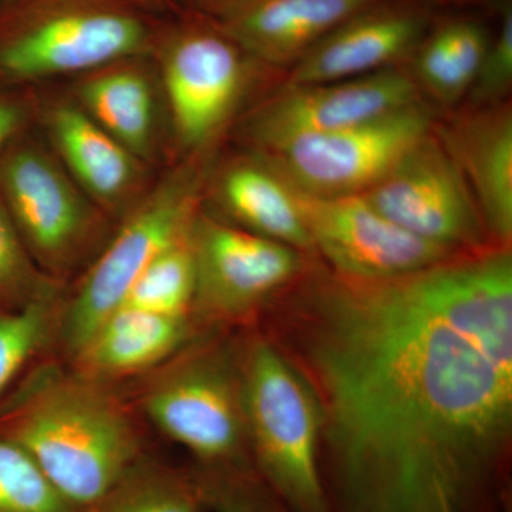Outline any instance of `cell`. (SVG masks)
<instances>
[{
	"mask_svg": "<svg viewBox=\"0 0 512 512\" xmlns=\"http://www.w3.org/2000/svg\"><path fill=\"white\" fill-rule=\"evenodd\" d=\"M276 345L311 386L328 512H511V292L466 255L299 292Z\"/></svg>",
	"mask_w": 512,
	"mask_h": 512,
	"instance_id": "1",
	"label": "cell"
},
{
	"mask_svg": "<svg viewBox=\"0 0 512 512\" xmlns=\"http://www.w3.org/2000/svg\"><path fill=\"white\" fill-rule=\"evenodd\" d=\"M0 439L82 512L144 454L134 414L111 384L53 360L33 366L0 400Z\"/></svg>",
	"mask_w": 512,
	"mask_h": 512,
	"instance_id": "2",
	"label": "cell"
},
{
	"mask_svg": "<svg viewBox=\"0 0 512 512\" xmlns=\"http://www.w3.org/2000/svg\"><path fill=\"white\" fill-rule=\"evenodd\" d=\"M249 458L289 512H328L320 474V414L305 377L264 335L238 355Z\"/></svg>",
	"mask_w": 512,
	"mask_h": 512,
	"instance_id": "3",
	"label": "cell"
},
{
	"mask_svg": "<svg viewBox=\"0 0 512 512\" xmlns=\"http://www.w3.org/2000/svg\"><path fill=\"white\" fill-rule=\"evenodd\" d=\"M157 33L116 0H12L0 9V77L94 72L143 55Z\"/></svg>",
	"mask_w": 512,
	"mask_h": 512,
	"instance_id": "4",
	"label": "cell"
},
{
	"mask_svg": "<svg viewBox=\"0 0 512 512\" xmlns=\"http://www.w3.org/2000/svg\"><path fill=\"white\" fill-rule=\"evenodd\" d=\"M146 376L138 407L168 439L187 448L198 467L252 466L238 355L214 340L185 345Z\"/></svg>",
	"mask_w": 512,
	"mask_h": 512,
	"instance_id": "5",
	"label": "cell"
},
{
	"mask_svg": "<svg viewBox=\"0 0 512 512\" xmlns=\"http://www.w3.org/2000/svg\"><path fill=\"white\" fill-rule=\"evenodd\" d=\"M198 181L195 170L177 171L130 212L63 308L60 336L67 355H76L120 308L150 262L190 231L197 215Z\"/></svg>",
	"mask_w": 512,
	"mask_h": 512,
	"instance_id": "6",
	"label": "cell"
},
{
	"mask_svg": "<svg viewBox=\"0 0 512 512\" xmlns=\"http://www.w3.org/2000/svg\"><path fill=\"white\" fill-rule=\"evenodd\" d=\"M433 127V113L420 100L357 126L292 138L262 158L303 194L360 195Z\"/></svg>",
	"mask_w": 512,
	"mask_h": 512,
	"instance_id": "7",
	"label": "cell"
},
{
	"mask_svg": "<svg viewBox=\"0 0 512 512\" xmlns=\"http://www.w3.org/2000/svg\"><path fill=\"white\" fill-rule=\"evenodd\" d=\"M0 197L36 265L70 271L97 234L96 214L79 185L42 148L19 140L0 158Z\"/></svg>",
	"mask_w": 512,
	"mask_h": 512,
	"instance_id": "8",
	"label": "cell"
},
{
	"mask_svg": "<svg viewBox=\"0 0 512 512\" xmlns=\"http://www.w3.org/2000/svg\"><path fill=\"white\" fill-rule=\"evenodd\" d=\"M360 195L397 227L451 252L480 249L487 237L466 181L434 127Z\"/></svg>",
	"mask_w": 512,
	"mask_h": 512,
	"instance_id": "9",
	"label": "cell"
},
{
	"mask_svg": "<svg viewBox=\"0 0 512 512\" xmlns=\"http://www.w3.org/2000/svg\"><path fill=\"white\" fill-rule=\"evenodd\" d=\"M175 133L200 148L220 133L237 107L251 62L210 18H192L156 36Z\"/></svg>",
	"mask_w": 512,
	"mask_h": 512,
	"instance_id": "10",
	"label": "cell"
},
{
	"mask_svg": "<svg viewBox=\"0 0 512 512\" xmlns=\"http://www.w3.org/2000/svg\"><path fill=\"white\" fill-rule=\"evenodd\" d=\"M194 306L205 319L231 322L254 313L302 272L301 251L205 215L191 225Z\"/></svg>",
	"mask_w": 512,
	"mask_h": 512,
	"instance_id": "11",
	"label": "cell"
},
{
	"mask_svg": "<svg viewBox=\"0 0 512 512\" xmlns=\"http://www.w3.org/2000/svg\"><path fill=\"white\" fill-rule=\"evenodd\" d=\"M292 190L312 249L343 278L386 281L458 254L397 227L362 195L312 197Z\"/></svg>",
	"mask_w": 512,
	"mask_h": 512,
	"instance_id": "12",
	"label": "cell"
},
{
	"mask_svg": "<svg viewBox=\"0 0 512 512\" xmlns=\"http://www.w3.org/2000/svg\"><path fill=\"white\" fill-rule=\"evenodd\" d=\"M417 101L412 74L392 66L355 79L286 86L252 114L245 130L265 153L292 138L357 126Z\"/></svg>",
	"mask_w": 512,
	"mask_h": 512,
	"instance_id": "13",
	"label": "cell"
},
{
	"mask_svg": "<svg viewBox=\"0 0 512 512\" xmlns=\"http://www.w3.org/2000/svg\"><path fill=\"white\" fill-rule=\"evenodd\" d=\"M430 20L429 10L414 3L379 0L340 23L293 64L288 86L355 79L392 67L412 56Z\"/></svg>",
	"mask_w": 512,
	"mask_h": 512,
	"instance_id": "14",
	"label": "cell"
},
{
	"mask_svg": "<svg viewBox=\"0 0 512 512\" xmlns=\"http://www.w3.org/2000/svg\"><path fill=\"white\" fill-rule=\"evenodd\" d=\"M379 0H224L207 16L256 62L288 66Z\"/></svg>",
	"mask_w": 512,
	"mask_h": 512,
	"instance_id": "15",
	"label": "cell"
},
{
	"mask_svg": "<svg viewBox=\"0 0 512 512\" xmlns=\"http://www.w3.org/2000/svg\"><path fill=\"white\" fill-rule=\"evenodd\" d=\"M466 181L487 237L512 238V110L510 103L473 107L434 128Z\"/></svg>",
	"mask_w": 512,
	"mask_h": 512,
	"instance_id": "16",
	"label": "cell"
},
{
	"mask_svg": "<svg viewBox=\"0 0 512 512\" xmlns=\"http://www.w3.org/2000/svg\"><path fill=\"white\" fill-rule=\"evenodd\" d=\"M190 336V316L158 315L123 306L70 359L80 375L113 384L147 375L187 345Z\"/></svg>",
	"mask_w": 512,
	"mask_h": 512,
	"instance_id": "17",
	"label": "cell"
},
{
	"mask_svg": "<svg viewBox=\"0 0 512 512\" xmlns=\"http://www.w3.org/2000/svg\"><path fill=\"white\" fill-rule=\"evenodd\" d=\"M50 138L64 170L101 207L120 210L141 180L140 158L74 103L49 111Z\"/></svg>",
	"mask_w": 512,
	"mask_h": 512,
	"instance_id": "18",
	"label": "cell"
},
{
	"mask_svg": "<svg viewBox=\"0 0 512 512\" xmlns=\"http://www.w3.org/2000/svg\"><path fill=\"white\" fill-rule=\"evenodd\" d=\"M218 192L229 214L248 231L298 251H312L295 192L264 158L229 165Z\"/></svg>",
	"mask_w": 512,
	"mask_h": 512,
	"instance_id": "19",
	"label": "cell"
},
{
	"mask_svg": "<svg viewBox=\"0 0 512 512\" xmlns=\"http://www.w3.org/2000/svg\"><path fill=\"white\" fill-rule=\"evenodd\" d=\"M123 62L101 67L77 90L79 106L138 158L153 147L156 103L146 74Z\"/></svg>",
	"mask_w": 512,
	"mask_h": 512,
	"instance_id": "20",
	"label": "cell"
},
{
	"mask_svg": "<svg viewBox=\"0 0 512 512\" xmlns=\"http://www.w3.org/2000/svg\"><path fill=\"white\" fill-rule=\"evenodd\" d=\"M491 35L473 18L444 20L426 35L413 55V79L439 103H457L476 82Z\"/></svg>",
	"mask_w": 512,
	"mask_h": 512,
	"instance_id": "21",
	"label": "cell"
},
{
	"mask_svg": "<svg viewBox=\"0 0 512 512\" xmlns=\"http://www.w3.org/2000/svg\"><path fill=\"white\" fill-rule=\"evenodd\" d=\"M200 483L185 471L147 456L137 458L90 512H205Z\"/></svg>",
	"mask_w": 512,
	"mask_h": 512,
	"instance_id": "22",
	"label": "cell"
},
{
	"mask_svg": "<svg viewBox=\"0 0 512 512\" xmlns=\"http://www.w3.org/2000/svg\"><path fill=\"white\" fill-rule=\"evenodd\" d=\"M194 251L191 228L164 248L138 276L120 308L140 309L158 315L190 316L195 298Z\"/></svg>",
	"mask_w": 512,
	"mask_h": 512,
	"instance_id": "23",
	"label": "cell"
},
{
	"mask_svg": "<svg viewBox=\"0 0 512 512\" xmlns=\"http://www.w3.org/2000/svg\"><path fill=\"white\" fill-rule=\"evenodd\" d=\"M55 323V291L18 309H0V400L45 345Z\"/></svg>",
	"mask_w": 512,
	"mask_h": 512,
	"instance_id": "24",
	"label": "cell"
},
{
	"mask_svg": "<svg viewBox=\"0 0 512 512\" xmlns=\"http://www.w3.org/2000/svg\"><path fill=\"white\" fill-rule=\"evenodd\" d=\"M0 512H82L20 448L0 439Z\"/></svg>",
	"mask_w": 512,
	"mask_h": 512,
	"instance_id": "25",
	"label": "cell"
},
{
	"mask_svg": "<svg viewBox=\"0 0 512 512\" xmlns=\"http://www.w3.org/2000/svg\"><path fill=\"white\" fill-rule=\"evenodd\" d=\"M205 510L210 512H289L255 468H202L194 470Z\"/></svg>",
	"mask_w": 512,
	"mask_h": 512,
	"instance_id": "26",
	"label": "cell"
},
{
	"mask_svg": "<svg viewBox=\"0 0 512 512\" xmlns=\"http://www.w3.org/2000/svg\"><path fill=\"white\" fill-rule=\"evenodd\" d=\"M53 291L55 286L37 269L0 197V309L22 308Z\"/></svg>",
	"mask_w": 512,
	"mask_h": 512,
	"instance_id": "27",
	"label": "cell"
},
{
	"mask_svg": "<svg viewBox=\"0 0 512 512\" xmlns=\"http://www.w3.org/2000/svg\"><path fill=\"white\" fill-rule=\"evenodd\" d=\"M512 83V6L510 0L500 5V26L485 52L476 82L470 90L471 106L503 103Z\"/></svg>",
	"mask_w": 512,
	"mask_h": 512,
	"instance_id": "28",
	"label": "cell"
},
{
	"mask_svg": "<svg viewBox=\"0 0 512 512\" xmlns=\"http://www.w3.org/2000/svg\"><path fill=\"white\" fill-rule=\"evenodd\" d=\"M25 109L18 100L0 93V158L25 123Z\"/></svg>",
	"mask_w": 512,
	"mask_h": 512,
	"instance_id": "29",
	"label": "cell"
},
{
	"mask_svg": "<svg viewBox=\"0 0 512 512\" xmlns=\"http://www.w3.org/2000/svg\"><path fill=\"white\" fill-rule=\"evenodd\" d=\"M116 2L124 3L141 12L143 9H164L165 6L170 5L171 0H116Z\"/></svg>",
	"mask_w": 512,
	"mask_h": 512,
	"instance_id": "30",
	"label": "cell"
},
{
	"mask_svg": "<svg viewBox=\"0 0 512 512\" xmlns=\"http://www.w3.org/2000/svg\"><path fill=\"white\" fill-rule=\"evenodd\" d=\"M191 2H194L195 5L200 6L202 10L208 12V10L215 8L217 5H220V3L224 2V0H191Z\"/></svg>",
	"mask_w": 512,
	"mask_h": 512,
	"instance_id": "31",
	"label": "cell"
},
{
	"mask_svg": "<svg viewBox=\"0 0 512 512\" xmlns=\"http://www.w3.org/2000/svg\"><path fill=\"white\" fill-rule=\"evenodd\" d=\"M10 2H12V0H0V9L5 8Z\"/></svg>",
	"mask_w": 512,
	"mask_h": 512,
	"instance_id": "32",
	"label": "cell"
},
{
	"mask_svg": "<svg viewBox=\"0 0 512 512\" xmlns=\"http://www.w3.org/2000/svg\"><path fill=\"white\" fill-rule=\"evenodd\" d=\"M453 2H471V0H453Z\"/></svg>",
	"mask_w": 512,
	"mask_h": 512,
	"instance_id": "33",
	"label": "cell"
}]
</instances>
